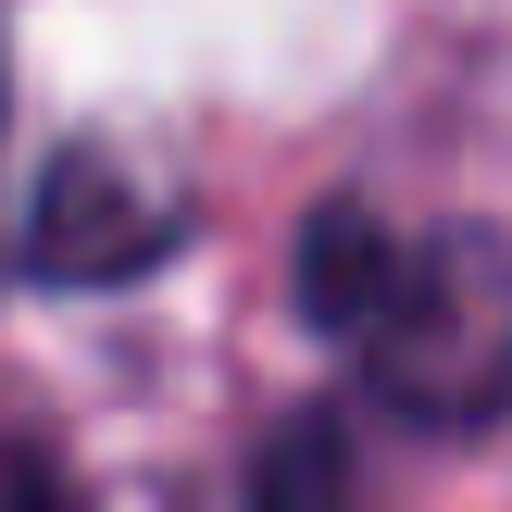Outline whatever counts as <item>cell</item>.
I'll return each instance as SVG.
<instances>
[{
    "label": "cell",
    "mask_w": 512,
    "mask_h": 512,
    "mask_svg": "<svg viewBox=\"0 0 512 512\" xmlns=\"http://www.w3.org/2000/svg\"><path fill=\"white\" fill-rule=\"evenodd\" d=\"M388 263H400V238H388V213H375V200H350V188H338V200H313V213H300V263H288L300 325L350 350V325L375 313Z\"/></svg>",
    "instance_id": "obj_3"
},
{
    "label": "cell",
    "mask_w": 512,
    "mask_h": 512,
    "mask_svg": "<svg viewBox=\"0 0 512 512\" xmlns=\"http://www.w3.org/2000/svg\"><path fill=\"white\" fill-rule=\"evenodd\" d=\"M188 250V175L125 138H75L25 188V275L38 288H138Z\"/></svg>",
    "instance_id": "obj_2"
},
{
    "label": "cell",
    "mask_w": 512,
    "mask_h": 512,
    "mask_svg": "<svg viewBox=\"0 0 512 512\" xmlns=\"http://www.w3.org/2000/svg\"><path fill=\"white\" fill-rule=\"evenodd\" d=\"M350 363L375 413L425 438H488L512 413V238L475 213L438 238H400L375 313L350 325Z\"/></svg>",
    "instance_id": "obj_1"
},
{
    "label": "cell",
    "mask_w": 512,
    "mask_h": 512,
    "mask_svg": "<svg viewBox=\"0 0 512 512\" xmlns=\"http://www.w3.org/2000/svg\"><path fill=\"white\" fill-rule=\"evenodd\" d=\"M0 512H88L75 475H63V450H50L25 413H0Z\"/></svg>",
    "instance_id": "obj_5"
},
{
    "label": "cell",
    "mask_w": 512,
    "mask_h": 512,
    "mask_svg": "<svg viewBox=\"0 0 512 512\" xmlns=\"http://www.w3.org/2000/svg\"><path fill=\"white\" fill-rule=\"evenodd\" d=\"M350 500H363V475H350V425L325 400H288L238 463V512H350Z\"/></svg>",
    "instance_id": "obj_4"
}]
</instances>
